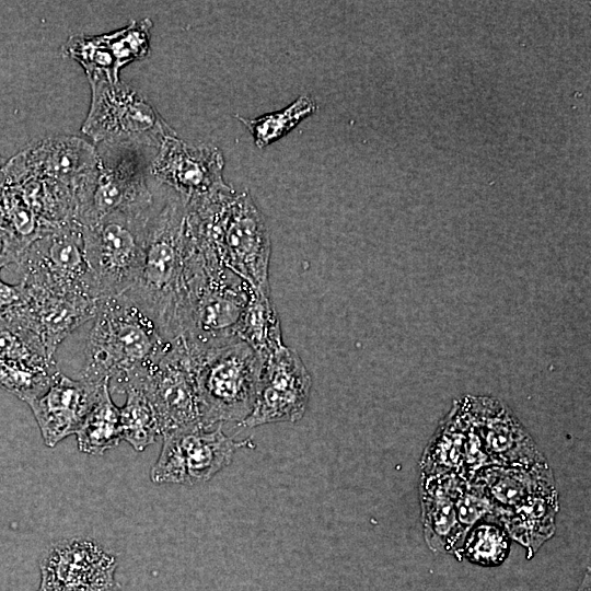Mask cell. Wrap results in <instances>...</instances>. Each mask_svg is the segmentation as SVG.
Returning <instances> with one entry per match:
<instances>
[{"label": "cell", "instance_id": "cell-1", "mask_svg": "<svg viewBox=\"0 0 591 591\" xmlns=\"http://www.w3.org/2000/svg\"><path fill=\"white\" fill-rule=\"evenodd\" d=\"M152 183L154 204L146 229L141 271L124 294L154 322L166 340L174 341L179 335L189 263L197 243L187 201Z\"/></svg>", "mask_w": 591, "mask_h": 591}, {"label": "cell", "instance_id": "cell-2", "mask_svg": "<svg viewBox=\"0 0 591 591\" xmlns=\"http://www.w3.org/2000/svg\"><path fill=\"white\" fill-rule=\"evenodd\" d=\"M93 321L81 378L111 393L140 385L173 344L126 294L100 299Z\"/></svg>", "mask_w": 591, "mask_h": 591}, {"label": "cell", "instance_id": "cell-3", "mask_svg": "<svg viewBox=\"0 0 591 591\" xmlns=\"http://www.w3.org/2000/svg\"><path fill=\"white\" fill-rule=\"evenodd\" d=\"M188 208L204 255L220 262L253 289L270 293V235L251 195L231 189L188 204Z\"/></svg>", "mask_w": 591, "mask_h": 591}, {"label": "cell", "instance_id": "cell-4", "mask_svg": "<svg viewBox=\"0 0 591 591\" xmlns=\"http://www.w3.org/2000/svg\"><path fill=\"white\" fill-rule=\"evenodd\" d=\"M251 289L229 268L202 256L190 264L177 339L193 359L237 338Z\"/></svg>", "mask_w": 591, "mask_h": 591}, {"label": "cell", "instance_id": "cell-5", "mask_svg": "<svg viewBox=\"0 0 591 591\" xmlns=\"http://www.w3.org/2000/svg\"><path fill=\"white\" fill-rule=\"evenodd\" d=\"M193 362L201 426L241 424L253 409L264 360L235 338Z\"/></svg>", "mask_w": 591, "mask_h": 591}, {"label": "cell", "instance_id": "cell-6", "mask_svg": "<svg viewBox=\"0 0 591 591\" xmlns=\"http://www.w3.org/2000/svg\"><path fill=\"white\" fill-rule=\"evenodd\" d=\"M96 148L99 171L76 195L74 219L82 227L115 212L148 208L154 201L149 175L152 158L147 154L150 149L104 144Z\"/></svg>", "mask_w": 591, "mask_h": 591}, {"label": "cell", "instance_id": "cell-7", "mask_svg": "<svg viewBox=\"0 0 591 591\" xmlns=\"http://www.w3.org/2000/svg\"><path fill=\"white\" fill-rule=\"evenodd\" d=\"M91 103L81 131L104 146L158 150L177 136L157 109L135 89L118 81H92Z\"/></svg>", "mask_w": 591, "mask_h": 591}, {"label": "cell", "instance_id": "cell-8", "mask_svg": "<svg viewBox=\"0 0 591 591\" xmlns=\"http://www.w3.org/2000/svg\"><path fill=\"white\" fill-rule=\"evenodd\" d=\"M153 204L143 209L115 212L83 227L85 256L100 299L124 294L136 285Z\"/></svg>", "mask_w": 591, "mask_h": 591}, {"label": "cell", "instance_id": "cell-9", "mask_svg": "<svg viewBox=\"0 0 591 591\" xmlns=\"http://www.w3.org/2000/svg\"><path fill=\"white\" fill-rule=\"evenodd\" d=\"M15 265L20 281L30 288L80 293L100 300L85 256L83 227L74 219L32 242Z\"/></svg>", "mask_w": 591, "mask_h": 591}, {"label": "cell", "instance_id": "cell-10", "mask_svg": "<svg viewBox=\"0 0 591 591\" xmlns=\"http://www.w3.org/2000/svg\"><path fill=\"white\" fill-rule=\"evenodd\" d=\"M158 460L150 471L155 484L197 485L208 482L228 466L234 452L245 445L225 436L221 425L217 428H192L163 437Z\"/></svg>", "mask_w": 591, "mask_h": 591}, {"label": "cell", "instance_id": "cell-11", "mask_svg": "<svg viewBox=\"0 0 591 591\" xmlns=\"http://www.w3.org/2000/svg\"><path fill=\"white\" fill-rule=\"evenodd\" d=\"M224 158L210 144H190L167 138L149 164L150 177L196 204L233 189L223 178Z\"/></svg>", "mask_w": 591, "mask_h": 591}, {"label": "cell", "instance_id": "cell-12", "mask_svg": "<svg viewBox=\"0 0 591 591\" xmlns=\"http://www.w3.org/2000/svg\"><path fill=\"white\" fill-rule=\"evenodd\" d=\"M311 387V374L298 352L282 346L265 359L253 409L241 425L256 427L300 420Z\"/></svg>", "mask_w": 591, "mask_h": 591}, {"label": "cell", "instance_id": "cell-13", "mask_svg": "<svg viewBox=\"0 0 591 591\" xmlns=\"http://www.w3.org/2000/svg\"><path fill=\"white\" fill-rule=\"evenodd\" d=\"M116 567V558L95 541L63 540L40 558L37 591H123Z\"/></svg>", "mask_w": 591, "mask_h": 591}, {"label": "cell", "instance_id": "cell-14", "mask_svg": "<svg viewBox=\"0 0 591 591\" xmlns=\"http://www.w3.org/2000/svg\"><path fill=\"white\" fill-rule=\"evenodd\" d=\"M135 387L142 389L153 403L162 437L201 426L194 362L179 339Z\"/></svg>", "mask_w": 591, "mask_h": 591}, {"label": "cell", "instance_id": "cell-15", "mask_svg": "<svg viewBox=\"0 0 591 591\" xmlns=\"http://www.w3.org/2000/svg\"><path fill=\"white\" fill-rule=\"evenodd\" d=\"M100 166L95 144L80 137L46 138L25 148L3 164L5 172L45 177L74 189L94 178Z\"/></svg>", "mask_w": 591, "mask_h": 591}, {"label": "cell", "instance_id": "cell-16", "mask_svg": "<svg viewBox=\"0 0 591 591\" xmlns=\"http://www.w3.org/2000/svg\"><path fill=\"white\" fill-rule=\"evenodd\" d=\"M464 397L489 465L547 463L530 433L502 401L480 395Z\"/></svg>", "mask_w": 591, "mask_h": 591}, {"label": "cell", "instance_id": "cell-17", "mask_svg": "<svg viewBox=\"0 0 591 591\" xmlns=\"http://www.w3.org/2000/svg\"><path fill=\"white\" fill-rule=\"evenodd\" d=\"M486 465H489L488 459L462 396L454 401L424 450L421 474L472 480Z\"/></svg>", "mask_w": 591, "mask_h": 591}, {"label": "cell", "instance_id": "cell-18", "mask_svg": "<svg viewBox=\"0 0 591 591\" xmlns=\"http://www.w3.org/2000/svg\"><path fill=\"white\" fill-rule=\"evenodd\" d=\"M25 287L26 302L10 320L18 321L36 333L48 354L55 358L65 338L85 322L93 320L99 300L80 293Z\"/></svg>", "mask_w": 591, "mask_h": 591}, {"label": "cell", "instance_id": "cell-19", "mask_svg": "<svg viewBox=\"0 0 591 591\" xmlns=\"http://www.w3.org/2000/svg\"><path fill=\"white\" fill-rule=\"evenodd\" d=\"M105 383L73 380L59 372L42 395L27 403L47 447L76 434Z\"/></svg>", "mask_w": 591, "mask_h": 591}, {"label": "cell", "instance_id": "cell-20", "mask_svg": "<svg viewBox=\"0 0 591 591\" xmlns=\"http://www.w3.org/2000/svg\"><path fill=\"white\" fill-rule=\"evenodd\" d=\"M462 478L421 474L419 499L427 545L438 553L453 554L464 533L457 519L455 494Z\"/></svg>", "mask_w": 591, "mask_h": 591}, {"label": "cell", "instance_id": "cell-21", "mask_svg": "<svg viewBox=\"0 0 591 591\" xmlns=\"http://www.w3.org/2000/svg\"><path fill=\"white\" fill-rule=\"evenodd\" d=\"M472 480L486 493L495 518L533 498L557 493L548 463L533 466L486 465Z\"/></svg>", "mask_w": 591, "mask_h": 591}, {"label": "cell", "instance_id": "cell-22", "mask_svg": "<svg viewBox=\"0 0 591 591\" xmlns=\"http://www.w3.org/2000/svg\"><path fill=\"white\" fill-rule=\"evenodd\" d=\"M558 511L557 493L533 498L523 505L501 513L496 519L502 524L510 538L528 549L531 558L555 531Z\"/></svg>", "mask_w": 591, "mask_h": 591}, {"label": "cell", "instance_id": "cell-23", "mask_svg": "<svg viewBox=\"0 0 591 591\" xmlns=\"http://www.w3.org/2000/svg\"><path fill=\"white\" fill-rule=\"evenodd\" d=\"M235 336L264 361L283 345L280 321L270 293L251 289Z\"/></svg>", "mask_w": 591, "mask_h": 591}, {"label": "cell", "instance_id": "cell-24", "mask_svg": "<svg viewBox=\"0 0 591 591\" xmlns=\"http://www.w3.org/2000/svg\"><path fill=\"white\" fill-rule=\"evenodd\" d=\"M78 449L86 454L102 455L121 441L119 407L112 399L108 382L76 432Z\"/></svg>", "mask_w": 591, "mask_h": 591}, {"label": "cell", "instance_id": "cell-25", "mask_svg": "<svg viewBox=\"0 0 591 591\" xmlns=\"http://www.w3.org/2000/svg\"><path fill=\"white\" fill-rule=\"evenodd\" d=\"M511 538L500 522L491 517L475 523L453 552L457 559H466L482 567L501 565L509 555Z\"/></svg>", "mask_w": 591, "mask_h": 591}, {"label": "cell", "instance_id": "cell-26", "mask_svg": "<svg viewBox=\"0 0 591 591\" xmlns=\"http://www.w3.org/2000/svg\"><path fill=\"white\" fill-rule=\"evenodd\" d=\"M126 402L119 407L121 440L140 452L162 437L160 420L153 403L140 387L126 392Z\"/></svg>", "mask_w": 591, "mask_h": 591}, {"label": "cell", "instance_id": "cell-27", "mask_svg": "<svg viewBox=\"0 0 591 591\" xmlns=\"http://www.w3.org/2000/svg\"><path fill=\"white\" fill-rule=\"evenodd\" d=\"M61 53L83 68L89 82L120 81L121 68L104 34H72L62 45Z\"/></svg>", "mask_w": 591, "mask_h": 591}, {"label": "cell", "instance_id": "cell-28", "mask_svg": "<svg viewBox=\"0 0 591 591\" xmlns=\"http://www.w3.org/2000/svg\"><path fill=\"white\" fill-rule=\"evenodd\" d=\"M0 361L38 369H57L36 333L14 320L0 321Z\"/></svg>", "mask_w": 591, "mask_h": 591}, {"label": "cell", "instance_id": "cell-29", "mask_svg": "<svg viewBox=\"0 0 591 591\" xmlns=\"http://www.w3.org/2000/svg\"><path fill=\"white\" fill-rule=\"evenodd\" d=\"M316 102L310 95L303 94L287 107L265 115L246 118L236 115L251 132L257 148H265L282 138L299 125L304 118L315 113Z\"/></svg>", "mask_w": 591, "mask_h": 591}, {"label": "cell", "instance_id": "cell-30", "mask_svg": "<svg viewBox=\"0 0 591 591\" xmlns=\"http://www.w3.org/2000/svg\"><path fill=\"white\" fill-rule=\"evenodd\" d=\"M59 372L58 368L38 369L0 361V389L27 404L42 395Z\"/></svg>", "mask_w": 591, "mask_h": 591}, {"label": "cell", "instance_id": "cell-31", "mask_svg": "<svg viewBox=\"0 0 591 591\" xmlns=\"http://www.w3.org/2000/svg\"><path fill=\"white\" fill-rule=\"evenodd\" d=\"M152 26V21L146 18L132 20L125 27L104 34L120 68L147 57Z\"/></svg>", "mask_w": 591, "mask_h": 591}, {"label": "cell", "instance_id": "cell-32", "mask_svg": "<svg viewBox=\"0 0 591 591\" xmlns=\"http://www.w3.org/2000/svg\"><path fill=\"white\" fill-rule=\"evenodd\" d=\"M459 523L465 533L478 521L495 518L493 505L484 489L474 480L462 479L455 494Z\"/></svg>", "mask_w": 591, "mask_h": 591}, {"label": "cell", "instance_id": "cell-33", "mask_svg": "<svg viewBox=\"0 0 591 591\" xmlns=\"http://www.w3.org/2000/svg\"><path fill=\"white\" fill-rule=\"evenodd\" d=\"M26 299L27 289L22 281L10 285L0 277V321L12 318L25 304Z\"/></svg>", "mask_w": 591, "mask_h": 591}, {"label": "cell", "instance_id": "cell-34", "mask_svg": "<svg viewBox=\"0 0 591 591\" xmlns=\"http://www.w3.org/2000/svg\"><path fill=\"white\" fill-rule=\"evenodd\" d=\"M24 247L2 225H0V269L16 264Z\"/></svg>", "mask_w": 591, "mask_h": 591}, {"label": "cell", "instance_id": "cell-35", "mask_svg": "<svg viewBox=\"0 0 591 591\" xmlns=\"http://www.w3.org/2000/svg\"><path fill=\"white\" fill-rule=\"evenodd\" d=\"M577 591H590V576H589V571H588V575L584 577L581 586L579 587V589Z\"/></svg>", "mask_w": 591, "mask_h": 591}, {"label": "cell", "instance_id": "cell-36", "mask_svg": "<svg viewBox=\"0 0 591 591\" xmlns=\"http://www.w3.org/2000/svg\"><path fill=\"white\" fill-rule=\"evenodd\" d=\"M3 163H4V160L0 157V171H1L2 166H3Z\"/></svg>", "mask_w": 591, "mask_h": 591}]
</instances>
